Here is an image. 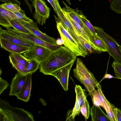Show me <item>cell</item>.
Listing matches in <instances>:
<instances>
[{
	"label": "cell",
	"instance_id": "1",
	"mask_svg": "<svg viewBox=\"0 0 121 121\" xmlns=\"http://www.w3.org/2000/svg\"><path fill=\"white\" fill-rule=\"evenodd\" d=\"M77 56L65 46H60L52 51L48 57L40 64L39 71L46 75H51L54 71L75 60Z\"/></svg>",
	"mask_w": 121,
	"mask_h": 121
},
{
	"label": "cell",
	"instance_id": "2",
	"mask_svg": "<svg viewBox=\"0 0 121 121\" xmlns=\"http://www.w3.org/2000/svg\"><path fill=\"white\" fill-rule=\"evenodd\" d=\"M73 71L74 77L83 84L92 98L96 88L101 87V85L80 58H77Z\"/></svg>",
	"mask_w": 121,
	"mask_h": 121
},
{
	"label": "cell",
	"instance_id": "3",
	"mask_svg": "<svg viewBox=\"0 0 121 121\" xmlns=\"http://www.w3.org/2000/svg\"><path fill=\"white\" fill-rule=\"evenodd\" d=\"M0 121H31L34 120L32 114L22 108L13 107L8 102L0 101Z\"/></svg>",
	"mask_w": 121,
	"mask_h": 121
},
{
	"label": "cell",
	"instance_id": "4",
	"mask_svg": "<svg viewBox=\"0 0 121 121\" xmlns=\"http://www.w3.org/2000/svg\"><path fill=\"white\" fill-rule=\"evenodd\" d=\"M56 27L64 46L75 54L77 56L83 57L87 56L75 39L64 27L61 23L57 21Z\"/></svg>",
	"mask_w": 121,
	"mask_h": 121
},
{
	"label": "cell",
	"instance_id": "5",
	"mask_svg": "<svg viewBox=\"0 0 121 121\" xmlns=\"http://www.w3.org/2000/svg\"><path fill=\"white\" fill-rule=\"evenodd\" d=\"M97 35L104 40L107 46L108 52L115 60L121 63V48L116 41L101 28L94 26Z\"/></svg>",
	"mask_w": 121,
	"mask_h": 121
},
{
	"label": "cell",
	"instance_id": "6",
	"mask_svg": "<svg viewBox=\"0 0 121 121\" xmlns=\"http://www.w3.org/2000/svg\"><path fill=\"white\" fill-rule=\"evenodd\" d=\"M52 51L44 47L35 44L28 51L24 53L23 56L28 59L36 61L40 64L48 57Z\"/></svg>",
	"mask_w": 121,
	"mask_h": 121
},
{
	"label": "cell",
	"instance_id": "7",
	"mask_svg": "<svg viewBox=\"0 0 121 121\" xmlns=\"http://www.w3.org/2000/svg\"><path fill=\"white\" fill-rule=\"evenodd\" d=\"M32 2L35 9L34 18L39 25L43 26L49 17L50 9L44 0H33Z\"/></svg>",
	"mask_w": 121,
	"mask_h": 121
},
{
	"label": "cell",
	"instance_id": "8",
	"mask_svg": "<svg viewBox=\"0 0 121 121\" xmlns=\"http://www.w3.org/2000/svg\"><path fill=\"white\" fill-rule=\"evenodd\" d=\"M7 30L12 34L23 39L28 42L45 47L52 51L55 50L60 46L54 45L44 41L37 37L20 32L11 27L6 28Z\"/></svg>",
	"mask_w": 121,
	"mask_h": 121
},
{
	"label": "cell",
	"instance_id": "9",
	"mask_svg": "<svg viewBox=\"0 0 121 121\" xmlns=\"http://www.w3.org/2000/svg\"><path fill=\"white\" fill-rule=\"evenodd\" d=\"M55 13L57 15L60 19V21L61 23L64 27L76 41L85 53L88 55V51L80 42L74 28L66 16L62 8L60 7L59 2L56 4V10Z\"/></svg>",
	"mask_w": 121,
	"mask_h": 121
},
{
	"label": "cell",
	"instance_id": "10",
	"mask_svg": "<svg viewBox=\"0 0 121 121\" xmlns=\"http://www.w3.org/2000/svg\"><path fill=\"white\" fill-rule=\"evenodd\" d=\"M75 60L52 72L51 75L54 76L58 80L64 90L67 91L68 89V81L69 73L71 68Z\"/></svg>",
	"mask_w": 121,
	"mask_h": 121
},
{
	"label": "cell",
	"instance_id": "11",
	"mask_svg": "<svg viewBox=\"0 0 121 121\" xmlns=\"http://www.w3.org/2000/svg\"><path fill=\"white\" fill-rule=\"evenodd\" d=\"M17 19L35 36L49 43L54 45H57L56 39L49 36L46 33L42 32L40 30L37 26V22H28Z\"/></svg>",
	"mask_w": 121,
	"mask_h": 121
},
{
	"label": "cell",
	"instance_id": "12",
	"mask_svg": "<svg viewBox=\"0 0 121 121\" xmlns=\"http://www.w3.org/2000/svg\"><path fill=\"white\" fill-rule=\"evenodd\" d=\"M27 74L18 73L15 74L11 83L9 95L16 96L21 91L26 83Z\"/></svg>",
	"mask_w": 121,
	"mask_h": 121
},
{
	"label": "cell",
	"instance_id": "13",
	"mask_svg": "<svg viewBox=\"0 0 121 121\" xmlns=\"http://www.w3.org/2000/svg\"><path fill=\"white\" fill-rule=\"evenodd\" d=\"M0 38H3L17 44L30 48L35 44L14 35L9 32L7 30L0 28Z\"/></svg>",
	"mask_w": 121,
	"mask_h": 121
},
{
	"label": "cell",
	"instance_id": "14",
	"mask_svg": "<svg viewBox=\"0 0 121 121\" xmlns=\"http://www.w3.org/2000/svg\"><path fill=\"white\" fill-rule=\"evenodd\" d=\"M91 99L93 104L102 107L106 112L110 110L112 104L105 98L102 91L101 86L95 90Z\"/></svg>",
	"mask_w": 121,
	"mask_h": 121
},
{
	"label": "cell",
	"instance_id": "15",
	"mask_svg": "<svg viewBox=\"0 0 121 121\" xmlns=\"http://www.w3.org/2000/svg\"><path fill=\"white\" fill-rule=\"evenodd\" d=\"M0 43L1 48L12 53L22 54L30 49L2 38H0Z\"/></svg>",
	"mask_w": 121,
	"mask_h": 121
},
{
	"label": "cell",
	"instance_id": "16",
	"mask_svg": "<svg viewBox=\"0 0 121 121\" xmlns=\"http://www.w3.org/2000/svg\"><path fill=\"white\" fill-rule=\"evenodd\" d=\"M32 73L27 74L26 81L21 91L16 95L18 99L25 102L29 100L32 87Z\"/></svg>",
	"mask_w": 121,
	"mask_h": 121
},
{
	"label": "cell",
	"instance_id": "17",
	"mask_svg": "<svg viewBox=\"0 0 121 121\" xmlns=\"http://www.w3.org/2000/svg\"><path fill=\"white\" fill-rule=\"evenodd\" d=\"M65 6L62 9L75 21L79 24L85 31L89 36L92 33L85 25L80 18L78 12L70 8L62 1Z\"/></svg>",
	"mask_w": 121,
	"mask_h": 121
},
{
	"label": "cell",
	"instance_id": "18",
	"mask_svg": "<svg viewBox=\"0 0 121 121\" xmlns=\"http://www.w3.org/2000/svg\"><path fill=\"white\" fill-rule=\"evenodd\" d=\"M90 114L92 121H110L100 106L93 104L90 108Z\"/></svg>",
	"mask_w": 121,
	"mask_h": 121
},
{
	"label": "cell",
	"instance_id": "19",
	"mask_svg": "<svg viewBox=\"0 0 121 121\" xmlns=\"http://www.w3.org/2000/svg\"><path fill=\"white\" fill-rule=\"evenodd\" d=\"M62 10L74 28L76 32L81 35L90 44L94 50L96 51V48L94 45L90 40L88 35L85 30L79 24L73 20L62 9Z\"/></svg>",
	"mask_w": 121,
	"mask_h": 121
},
{
	"label": "cell",
	"instance_id": "20",
	"mask_svg": "<svg viewBox=\"0 0 121 121\" xmlns=\"http://www.w3.org/2000/svg\"><path fill=\"white\" fill-rule=\"evenodd\" d=\"M15 18L14 13L0 6V24L6 28L11 27V20Z\"/></svg>",
	"mask_w": 121,
	"mask_h": 121
},
{
	"label": "cell",
	"instance_id": "21",
	"mask_svg": "<svg viewBox=\"0 0 121 121\" xmlns=\"http://www.w3.org/2000/svg\"><path fill=\"white\" fill-rule=\"evenodd\" d=\"M89 37L90 40L94 45L96 51L99 52H108L106 43L100 36L91 33Z\"/></svg>",
	"mask_w": 121,
	"mask_h": 121
},
{
	"label": "cell",
	"instance_id": "22",
	"mask_svg": "<svg viewBox=\"0 0 121 121\" xmlns=\"http://www.w3.org/2000/svg\"><path fill=\"white\" fill-rule=\"evenodd\" d=\"M81 106L77 99L76 98V101L73 108L69 110L67 112L66 121H74L75 117L79 115L81 112Z\"/></svg>",
	"mask_w": 121,
	"mask_h": 121
},
{
	"label": "cell",
	"instance_id": "23",
	"mask_svg": "<svg viewBox=\"0 0 121 121\" xmlns=\"http://www.w3.org/2000/svg\"><path fill=\"white\" fill-rule=\"evenodd\" d=\"M10 23L12 27L18 31L35 36L31 32L21 24L16 18H13L12 19L10 22Z\"/></svg>",
	"mask_w": 121,
	"mask_h": 121
},
{
	"label": "cell",
	"instance_id": "24",
	"mask_svg": "<svg viewBox=\"0 0 121 121\" xmlns=\"http://www.w3.org/2000/svg\"><path fill=\"white\" fill-rule=\"evenodd\" d=\"M76 98L80 105H82L85 100L86 99L85 93V90L83 89L79 85H76L75 87Z\"/></svg>",
	"mask_w": 121,
	"mask_h": 121
},
{
	"label": "cell",
	"instance_id": "25",
	"mask_svg": "<svg viewBox=\"0 0 121 121\" xmlns=\"http://www.w3.org/2000/svg\"><path fill=\"white\" fill-rule=\"evenodd\" d=\"M9 57L10 62L13 67L17 71L18 73L24 75L27 74L26 72V69L23 65L16 61L10 53Z\"/></svg>",
	"mask_w": 121,
	"mask_h": 121
},
{
	"label": "cell",
	"instance_id": "26",
	"mask_svg": "<svg viewBox=\"0 0 121 121\" xmlns=\"http://www.w3.org/2000/svg\"><path fill=\"white\" fill-rule=\"evenodd\" d=\"M10 54L16 61L23 65L26 69L30 60L25 57L21 54L11 53Z\"/></svg>",
	"mask_w": 121,
	"mask_h": 121
},
{
	"label": "cell",
	"instance_id": "27",
	"mask_svg": "<svg viewBox=\"0 0 121 121\" xmlns=\"http://www.w3.org/2000/svg\"><path fill=\"white\" fill-rule=\"evenodd\" d=\"M90 108L87 99L85 100L82 105L81 107L80 112L86 120L89 117Z\"/></svg>",
	"mask_w": 121,
	"mask_h": 121
},
{
	"label": "cell",
	"instance_id": "28",
	"mask_svg": "<svg viewBox=\"0 0 121 121\" xmlns=\"http://www.w3.org/2000/svg\"><path fill=\"white\" fill-rule=\"evenodd\" d=\"M0 6L7 10L12 12L19 11L21 9L20 6L12 3H6L1 4Z\"/></svg>",
	"mask_w": 121,
	"mask_h": 121
},
{
	"label": "cell",
	"instance_id": "29",
	"mask_svg": "<svg viewBox=\"0 0 121 121\" xmlns=\"http://www.w3.org/2000/svg\"><path fill=\"white\" fill-rule=\"evenodd\" d=\"M78 12L80 19L89 30L93 34L97 35L94 26H93L90 22L86 19V16L81 13H79Z\"/></svg>",
	"mask_w": 121,
	"mask_h": 121
},
{
	"label": "cell",
	"instance_id": "30",
	"mask_svg": "<svg viewBox=\"0 0 121 121\" xmlns=\"http://www.w3.org/2000/svg\"><path fill=\"white\" fill-rule=\"evenodd\" d=\"M40 64L38 62L30 60L26 69L27 74L35 73L39 68Z\"/></svg>",
	"mask_w": 121,
	"mask_h": 121
},
{
	"label": "cell",
	"instance_id": "31",
	"mask_svg": "<svg viewBox=\"0 0 121 121\" xmlns=\"http://www.w3.org/2000/svg\"><path fill=\"white\" fill-rule=\"evenodd\" d=\"M15 15L16 18L28 22H33L32 19L26 16L25 12L21 9L19 11L13 12Z\"/></svg>",
	"mask_w": 121,
	"mask_h": 121
},
{
	"label": "cell",
	"instance_id": "32",
	"mask_svg": "<svg viewBox=\"0 0 121 121\" xmlns=\"http://www.w3.org/2000/svg\"><path fill=\"white\" fill-rule=\"evenodd\" d=\"M110 6L112 10L117 14H121V0H113Z\"/></svg>",
	"mask_w": 121,
	"mask_h": 121
},
{
	"label": "cell",
	"instance_id": "33",
	"mask_svg": "<svg viewBox=\"0 0 121 121\" xmlns=\"http://www.w3.org/2000/svg\"><path fill=\"white\" fill-rule=\"evenodd\" d=\"M112 66L116 77L121 79V63L115 60L113 62Z\"/></svg>",
	"mask_w": 121,
	"mask_h": 121
},
{
	"label": "cell",
	"instance_id": "34",
	"mask_svg": "<svg viewBox=\"0 0 121 121\" xmlns=\"http://www.w3.org/2000/svg\"><path fill=\"white\" fill-rule=\"evenodd\" d=\"M76 34L82 46L87 50L88 53H92L93 52V50H94L90 44L81 35L76 32Z\"/></svg>",
	"mask_w": 121,
	"mask_h": 121
},
{
	"label": "cell",
	"instance_id": "35",
	"mask_svg": "<svg viewBox=\"0 0 121 121\" xmlns=\"http://www.w3.org/2000/svg\"><path fill=\"white\" fill-rule=\"evenodd\" d=\"M115 107L114 105L112 104L110 110L106 112L107 115L110 121H116Z\"/></svg>",
	"mask_w": 121,
	"mask_h": 121
},
{
	"label": "cell",
	"instance_id": "36",
	"mask_svg": "<svg viewBox=\"0 0 121 121\" xmlns=\"http://www.w3.org/2000/svg\"><path fill=\"white\" fill-rule=\"evenodd\" d=\"M8 82L5 80L0 77V95L9 86Z\"/></svg>",
	"mask_w": 121,
	"mask_h": 121
},
{
	"label": "cell",
	"instance_id": "37",
	"mask_svg": "<svg viewBox=\"0 0 121 121\" xmlns=\"http://www.w3.org/2000/svg\"><path fill=\"white\" fill-rule=\"evenodd\" d=\"M116 121H121V110L115 107Z\"/></svg>",
	"mask_w": 121,
	"mask_h": 121
},
{
	"label": "cell",
	"instance_id": "38",
	"mask_svg": "<svg viewBox=\"0 0 121 121\" xmlns=\"http://www.w3.org/2000/svg\"><path fill=\"white\" fill-rule=\"evenodd\" d=\"M47 0L52 5L56 12V4L58 2V0Z\"/></svg>",
	"mask_w": 121,
	"mask_h": 121
},
{
	"label": "cell",
	"instance_id": "39",
	"mask_svg": "<svg viewBox=\"0 0 121 121\" xmlns=\"http://www.w3.org/2000/svg\"><path fill=\"white\" fill-rule=\"evenodd\" d=\"M0 1L4 3H12L16 4L19 6L21 4V3L17 0H0Z\"/></svg>",
	"mask_w": 121,
	"mask_h": 121
},
{
	"label": "cell",
	"instance_id": "40",
	"mask_svg": "<svg viewBox=\"0 0 121 121\" xmlns=\"http://www.w3.org/2000/svg\"><path fill=\"white\" fill-rule=\"evenodd\" d=\"M113 77H114L112 75L108 74H106L104 77V78H111Z\"/></svg>",
	"mask_w": 121,
	"mask_h": 121
},
{
	"label": "cell",
	"instance_id": "41",
	"mask_svg": "<svg viewBox=\"0 0 121 121\" xmlns=\"http://www.w3.org/2000/svg\"><path fill=\"white\" fill-rule=\"evenodd\" d=\"M25 0V1H27V0H30V1H31V2H32L33 0Z\"/></svg>",
	"mask_w": 121,
	"mask_h": 121
},
{
	"label": "cell",
	"instance_id": "42",
	"mask_svg": "<svg viewBox=\"0 0 121 121\" xmlns=\"http://www.w3.org/2000/svg\"><path fill=\"white\" fill-rule=\"evenodd\" d=\"M120 47H121V46H120Z\"/></svg>",
	"mask_w": 121,
	"mask_h": 121
}]
</instances>
